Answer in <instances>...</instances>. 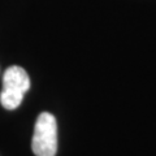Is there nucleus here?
I'll use <instances>...</instances> for the list:
<instances>
[{
  "label": "nucleus",
  "instance_id": "nucleus-1",
  "mask_svg": "<svg viewBox=\"0 0 156 156\" xmlns=\"http://www.w3.org/2000/svg\"><path fill=\"white\" fill-rule=\"evenodd\" d=\"M30 89V78L21 66H11L3 76V90L0 103L5 109H16L21 104L25 92Z\"/></svg>",
  "mask_w": 156,
  "mask_h": 156
},
{
  "label": "nucleus",
  "instance_id": "nucleus-2",
  "mask_svg": "<svg viewBox=\"0 0 156 156\" xmlns=\"http://www.w3.org/2000/svg\"><path fill=\"white\" fill-rule=\"evenodd\" d=\"M31 150L35 156H55L57 152V124L55 116L43 112L38 116Z\"/></svg>",
  "mask_w": 156,
  "mask_h": 156
}]
</instances>
